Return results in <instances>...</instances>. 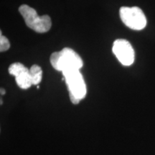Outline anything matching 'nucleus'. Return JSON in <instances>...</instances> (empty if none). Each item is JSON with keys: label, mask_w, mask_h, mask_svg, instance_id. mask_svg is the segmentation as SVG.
Wrapping results in <instances>:
<instances>
[{"label": "nucleus", "mask_w": 155, "mask_h": 155, "mask_svg": "<svg viewBox=\"0 0 155 155\" xmlns=\"http://www.w3.org/2000/svg\"><path fill=\"white\" fill-rule=\"evenodd\" d=\"M119 15L124 24L130 29L141 30L146 27L147 18L138 7H122L120 8Z\"/></svg>", "instance_id": "3"}, {"label": "nucleus", "mask_w": 155, "mask_h": 155, "mask_svg": "<svg viewBox=\"0 0 155 155\" xmlns=\"http://www.w3.org/2000/svg\"><path fill=\"white\" fill-rule=\"evenodd\" d=\"M0 91H1V95H2H2H5V90L4 88H1Z\"/></svg>", "instance_id": "11"}, {"label": "nucleus", "mask_w": 155, "mask_h": 155, "mask_svg": "<svg viewBox=\"0 0 155 155\" xmlns=\"http://www.w3.org/2000/svg\"><path fill=\"white\" fill-rule=\"evenodd\" d=\"M30 74L32 78V84L38 85L42 81V71L39 65H33L30 68Z\"/></svg>", "instance_id": "7"}, {"label": "nucleus", "mask_w": 155, "mask_h": 155, "mask_svg": "<svg viewBox=\"0 0 155 155\" xmlns=\"http://www.w3.org/2000/svg\"><path fill=\"white\" fill-rule=\"evenodd\" d=\"M29 71H30V69H28V68H26L23 64L20 63H15L12 64L8 69L9 74L14 75L15 78L23 73L28 72Z\"/></svg>", "instance_id": "8"}, {"label": "nucleus", "mask_w": 155, "mask_h": 155, "mask_svg": "<svg viewBox=\"0 0 155 155\" xmlns=\"http://www.w3.org/2000/svg\"><path fill=\"white\" fill-rule=\"evenodd\" d=\"M58 71H68V70H80L83 65L82 58L76 52L71 48H65L61 50Z\"/></svg>", "instance_id": "5"}, {"label": "nucleus", "mask_w": 155, "mask_h": 155, "mask_svg": "<svg viewBox=\"0 0 155 155\" xmlns=\"http://www.w3.org/2000/svg\"><path fill=\"white\" fill-rule=\"evenodd\" d=\"M112 50L122 65L125 66L132 65L134 61L135 53L129 41L124 39H118L114 41Z\"/></svg>", "instance_id": "4"}, {"label": "nucleus", "mask_w": 155, "mask_h": 155, "mask_svg": "<svg viewBox=\"0 0 155 155\" xmlns=\"http://www.w3.org/2000/svg\"><path fill=\"white\" fill-rule=\"evenodd\" d=\"M60 56H61V52H55V53H52V55H50V63H51L53 68L55 69L56 71H58V62H59Z\"/></svg>", "instance_id": "10"}, {"label": "nucleus", "mask_w": 155, "mask_h": 155, "mask_svg": "<svg viewBox=\"0 0 155 155\" xmlns=\"http://www.w3.org/2000/svg\"><path fill=\"white\" fill-rule=\"evenodd\" d=\"M63 75L69 91L70 99L73 104H78L86 95V85L80 70L63 71Z\"/></svg>", "instance_id": "1"}, {"label": "nucleus", "mask_w": 155, "mask_h": 155, "mask_svg": "<svg viewBox=\"0 0 155 155\" xmlns=\"http://www.w3.org/2000/svg\"><path fill=\"white\" fill-rule=\"evenodd\" d=\"M10 48V43L8 39L6 38L5 36L2 35V33H0V51L5 52L7 51V50Z\"/></svg>", "instance_id": "9"}, {"label": "nucleus", "mask_w": 155, "mask_h": 155, "mask_svg": "<svg viewBox=\"0 0 155 155\" xmlns=\"http://www.w3.org/2000/svg\"><path fill=\"white\" fill-rule=\"evenodd\" d=\"M15 81L19 88L22 89H28L32 86V81L30 74V71L25 72L15 78Z\"/></svg>", "instance_id": "6"}, {"label": "nucleus", "mask_w": 155, "mask_h": 155, "mask_svg": "<svg viewBox=\"0 0 155 155\" xmlns=\"http://www.w3.org/2000/svg\"><path fill=\"white\" fill-rule=\"evenodd\" d=\"M19 12L24 18L27 26L35 32L45 33L51 28V19L48 15L39 16L35 9L26 5H21Z\"/></svg>", "instance_id": "2"}]
</instances>
